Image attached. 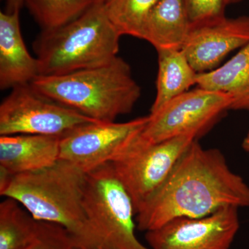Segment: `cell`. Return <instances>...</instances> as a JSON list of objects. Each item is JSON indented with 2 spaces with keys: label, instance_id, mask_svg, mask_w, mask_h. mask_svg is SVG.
<instances>
[{
  "label": "cell",
  "instance_id": "obj_20",
  "mask_svg": "<svg viewBox=\"0 0 249 249\" xmlns=\"http://www.w3.org/2000/svg\"><path fill=\"white\" fill-rule=\"evenodd\" d=\"M76 247L66 229L54 223L40 221L35 240L25 249H76Z\"/></svg>",
  "mask_w": 249,
  "mask_h": 249
},
{
  "label": "cell",
  "instance_id": "obj_19",
  "mask_svg": "<svg viewBox=\"0 0 249 249\" xmlns=\"http://www.w3.org/2000/svg\"><path fill=\"white\" fill-rule=\"evenodd\" d=\"M42 31L53 30L86 12L96 0H24Z\"/></svg>",
  "mask_w": 249,
  "mask_h": 249
},
{
  "label": "cell",
  "instance_id": "obj_4",
  "mask_svg": "<svg viewBox=\"0 0 249 249\" xmlns=\"http://www.w3.org/2000/svg\"><path fill=\"white\" fill-rule=\"evenodd\" d=\"M121 37L103 4L95 3L72 22L37 36L34 50L40 76H60L106 65L118 56Z\"/></svg>",
  "mask_w": 249,
  "mask_h": 249
},
{
  "label": "cell",
  "instance_id": "obj_5",
  "mask_svg": "<svg viewBox=\"0 0 249 249\" xmlns=\"http://www.w3.org/2000/svg\"><path fill=\"white\" fill-rule=\"evenodd\" d=\"M84 201L104 249H151L136 237L133 202L110 163L86 173Z\"/></svg>",
  "mask_w": 249,
  "mask_h": 249
},
{
  "label": "cell",
  "instance_id": "obj_26",
  "mask_svg": "<svg viewBox=\"0 0 249 249\" xmlns=\"http://www.w3.org/2000/svg\"><path fill=\"white\" fill-rule=\"evenodd\" d=\"M76 249H86L78 248V247H76Z\"/></svg>",
  "mask_w": 249,
  "mask_h": 249
},
{
  "label": "cell",
  "instance_id": "obj_24",
  "mask_svg": "<svg viewBox=\"0 0 249 249\" xmlns=\"http://www.w3.org/2000/svg\"><path fill=\"white\" fill-rule=\"evenodd\" d=\"M242 0H225L226 6L227 5L236 4V3L240 2Z\"/></svg>",
  "mask_w": 249,
  "mask_h": 249
},
{
  "label": "cell",
  "instance_id": "obj_11",
  "mask_svg": "<svg viewBox=\"0 0 249 249\" xmlns=\"http://www.w3.org/2000/svg\"><path fill=\"white\" fill-rule=\"evenodd\" d=\"M249 43V16H225L191 24L181 50L198 73L214 70L235 49Z\"/></svg>",
  "mask_w": 249,
  "mask_h": 249
},
{
  "label": "cell",
  "instance_id": "obj_22",
  "mask_svg": "<svg viewBox=\"0 0 249 249\" xmlns=\"http://www.w3.org/2000/svg\"><path fill=\"white\" fill-rule=\"evenodd\" d=\"M7 5L6 12L13 13L20 11L21 7L24 3V0H4Z\"/></svg>",
  "mask_w": 249,
  "mask_h": 249
},
{
  "label": "cell",
  "instance_id": "obj_7",
  "mask_svg": "<svg viewBox=\"0 0 249 249\" xmlns=\"http://www.w3.org/2000/svg\"><path fill=\"white\" fill-rule=\"evenodd\" d=\"M98 122L38 92L30 84L12 89L0 105V135L62 137L83 124Z\"/></svg>",
  "mask_w": 249,
  "mask_h": 249
},
{
  "label": "cell",
  "instance_id": "obj_6",
  "mask_svg": "<svg viewBox=\"0 0 249 249\" xmlns=\"http://www.w3.org/2000/svg\"><path fill=\"white\" fill-rule=\"evenodd\" d=\"M142 132L120 157L110 163L132 199L135 214L164 183L181 156L198 137L188 134L148 143L142 140Z\"/></svg>",
  "mask_w": 249,
  "mask_h": 249
},
{
  "label": "cell",
  "instance_id": "obj_2",
  "mask_svg": "<svg viewBox=\"0 0 249 249\" xmlns=\"http://www.w3.org/2000/svg\"><path fill=\"white\" fill-rule=\"evenodd\" d=\"M86 173L66 160L14 175L0 195L22 205L34 219L66 229L78 248L104 249L85 207Z\"/></svg>",
  "mask_w": 249,
  "mask_h": 249
},
{
  "label": "cell",
  "instance_id": "obj_25",
  "mask_svg": "<svg viewBox=\"0 0 249 249\" xmlns=\"http://www.w3.org/2000/svg\"><path fill=\"white\" fill-rule=\"evenodd\" d=\"M105 0H96V3H100V4H103V1H104Z\"/></svg>",
  "mask_w": 249,
  "mask_h": 249
},
{
  "label": "cell",
  "instance_id": "obj_3",
  "mask_svg": "<svg viewBox=\"0 0 249 249\" xmlns=\"http://www.w3.org/2000/svg\"><path fill=\"white\" fill-rule=\"evenodd\" d=\"M31 85L50 99L101 122H113L131 112L142 94L130 66L119 56L103 66L40 76Z\"/></svg>",
  "mask_w": 249,
  "mask_h": 249
},
{
  "label": "cell",
  "instance_id": "obj_18",
  "mask_svg": "<svg viewBox=\"0 0 249 249\" xmlns=\"http://www.w3.org/2000/svg\"><path fill=\"white\" fill-rule=\"evenodd\" d=\"M160 0H105L108 19L121 36L142 39L152 10Z\"/></svg>",
  "mask_w": 249,
  "mask_h": 249
},
{
  "label": "cell",
  "instance_id": "obj_9",
  "mask_svg": "<svg viewBox=\"0 0 249 249\" xmlns=\"http://www.w3.org/2000/svg\"><path fill=\"white\" fill-rule=\"evenodd\" d=\"M150 116L128 122H98L83 124L60 138V158L85 173L120 157Z\"/></svg>",
  "mask_w": 249,
  "mask_h": 249
},
{
  "label": "cell",
  "instance_id": "obj_21",
  "mask_svg": "<svg viewBox=\"0 0 249 249\" xmlns=\"http://www.w3.org/2000/svg\"><path fill=\"white\" fill-rule=\"evenodd\" d=\"M184 3L191 24L224 16L225 0H184Z\"/></svg>",
  "mask_w": 249,
  "mask_h": 249
},
{
  "label": "cell",
  "instance_id": "obj_13",
  "mask_svg": "<svg viewBox=\"0 0 249 249\" xmlns=\"http://www.w3.org/2000/svg\"><path fill=\"white\" fill-rule=\"evenodd\" d=\"M60 137L17 134L0 137V167L12 175L37 171L60 158Z\"/></svg>",
  "mask_w": 249,
  "mask_h": 249
},
{
  "label": "cell",
  "instance_id": "obj_14",
  "mask_svg": "<svg viewBox=\"0 0 249 249\" xmlns=\"http://www.w3.org/2000/svg\"><path fill=\"white\" fill-rule=\"evenodd\" d=\"M191 27L184 0H160L149 16L142 40L157 51L180 50Z\"/></svg>",
  "mask_w": 249,
  "mask_h": 249
},
{
  "label": "cell",
  "instance_id": "obj_8",
  "mask_svg": "<svg viewBox=\"0 0 249 249\" xmlns=\"http://www.w3.org/2000/svg\"><path fill=\"white\" fill-rule=\"evenodd\" d=\"M232 103V98L225 93L196 88L150 114L141 137L148 143L188 134L199 137L225 111L230 110Z\"/></svg>",
  "mask_w": 249,
  "mask_h": 249
},
{
  "label": "cell",
  "instance_id": "obj_10",
  "mask_svg": "<svg viewBox=\"0 0 249 249\" xmlns=\"http://www.w3.org/2000/svg\"><path fill=\"white\" fill-rule=\"evenodd\" d=\"M239 229L238 208L227 206L204 217L173 219L145 239L151 249H229Z\"/></svg>",
  "mask_w": 249,
  "mask_h": 249
},
{
  "label": "cell",
  "instance_id": "obj_15",
  "mask_svg": "<svg viewBox=\"0 0 249 249\" xmlns=\"http://www.w3.org/2000/svg\"><path fill=\"white\" fill-rule=\"evenodd\" d=\"M196 85L230 96L231 110L249 111V43L222 66L198 73Z\"/></svg>",
  "mask_w": 249,
  "mask_h": 249
},
{
  "label": "cell",
  "instance_id": "obj_17",
  "mask_svg": "<svg viewBox=\"0 0 249 249\" xmlns=\"http://www.w3.org/2000/svg\"><path fill=\"white\" fill-rule=\"evenodd\" d=\"M40 221L16 199L0 204V249H25L35 240Z\"/></svg>",
  "mask_w": 249,
  "mask_h": 249
},
{
  "label": "cell",
  "instance_id": "obj_12",
  "mask_svg": "<svg viewBox=\"0 0 249 249\" xmlns=\"http://www.w3.org/2000/svg\"><path fill=\"white\" fill-rule=\"evenodd\" d=\"M19 11L0 12V88L30 84L40 76L37 59L29 53L19 24Z\"/></svg>",
  "mask_w": 249,
  "mask_h": 249
},
{
  "label": "cell",
  "instance_id": "obj_1",
  "mask_svg": "<svg viewBox=\"0 0 249 249\" xmlns=\"http://www.w3.org/2000/svg\"><path fill=\"white\" fill-rule=\"evenodd\" d=\"M227 206L249 207V186L217 149L195 141L160 188L139 208L137 228L159 229L178 218H201Z\"/></svg>",
  "mask_w": 249,
  "mask_h": 249
},
{
  "label": "cell",
  "instance_id": "obj_23",
  "mask_svg": "<svg viewBox=\"0 0 249 249\" xmlns=\"http://www.w3.org/2000/svg\"><path fill=\"white\" fill-rule=\"evenodd\" d=\"M242 147L245 151L249 152V129L247 132V136H246L245 139H244L243 142H242Z\"/></svg>",
  "mask_w": 249,
  "mask_h": 249
},
{
  "label": "cell",
  "instance_id": "obj_16",
  "mask_svg": "<svg viewBox=\"0 0 249 249\" xmlns=\"http://www.w3.org/2000/svg\"><path fill=\"white\" fill-rule=\"evenodd\" d=\"M158 54L157 94L150 114L196 85L198 73L180 50L157 51Z\"/></svg>",
  "mask_w": 249,
  "mask_h": 249
}]
</instances>
